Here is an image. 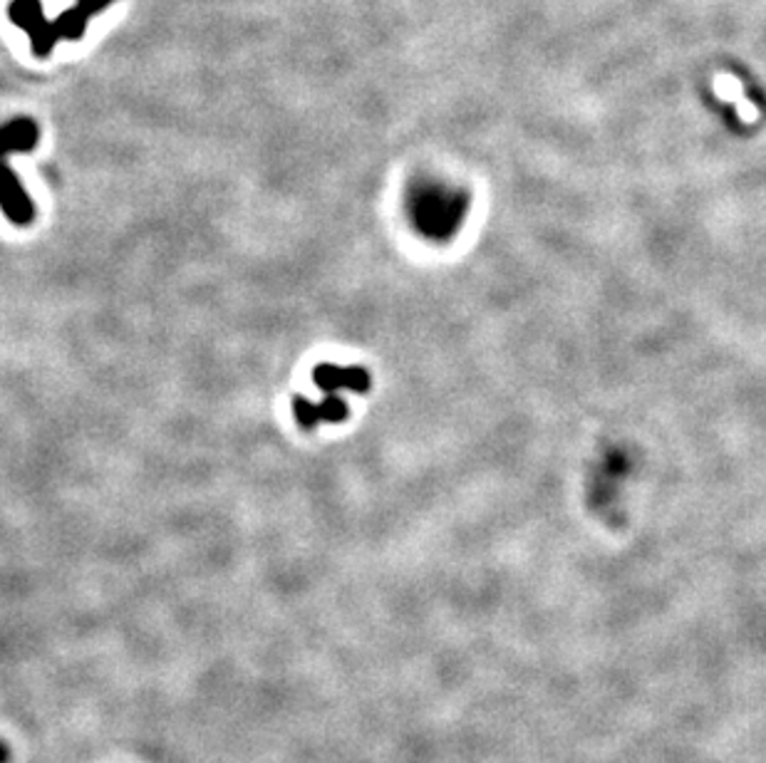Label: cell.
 <instances>
[{
  "mask_svg": "<svg viewBox=\"0 0 766 763\" xmlns=\"http://www.w3.org/2000/svg\"><path fill=\"white\" fill-rule=\"evenodd\" d=\"M112 0H77L55 20H48L40 0H10L8 15L18 28H23L33 43L38 57H48L57 45V40H80L85 35L87 20L105 10Z\"/></svg>",
  "mask_w": 766,
  "mask_h": 763,
  "instance_id": "6da1fadb",
  "label": "cell"
},
{
  "mask_svg": "<svg viewBox=\"0 0 766 763\" xmlns=\"http://www.w3.org/2000/svg\"><path fill=\"white\" fill-rule=\"evenodd\" d=\"M466 211V193L442 181H417L407 193V216L429 241H449L457 236Z\"/></svg>",
  "mask_w": 766,
  "mask_h": 763,
  "instance_id": "7a4b0ae2",
  "label": "cell"
},
{
  "mask_svg": "<svg viewBox=\"0 0 766 763\" xmlns=\"http://www.w3.org/2000/svg\"><path fill=\"white\" fill-rule=\"evenodd\" d=\"M40 129L33 119L20 117L0 127V211L13 226H30L35 219V206L28 191L20 184V177L8 165L10 151H33L38 147Z\"/></svg>",
  "mask_w": 766,
  "mask_h": 763,
  "instance_id": "3957f363",
  "label": "cell"
},
{
  "mask_svg": "<svg viewBox=\"0 0 766 763\" xmlns=\"http://www.w3.org/2000/svg\"><path fill=\"white\" fill-rule=\"evenodd\" d=\"M293 416L303 430H313L318 424H340L347 416V404L340 394H325L321 402L295 396Z\"/></svg>",
  "mask_w": 766,
  "mask_h": 763,
  "instance_id": "277c9868",
  "label": "cell"
},
{
  "mask_svg": "<svg viewBox=\"0 0 766 763\" xmlns=\"http://www.w3.org/2000/svg\"><path fill=\"white\" fill-rule=\"evenodd\" d=\"M313 382L325 394H365L370 390V374L363 368H338V364H318L313 370Z\"/></svg>",
  "mask_w": 766,
  "mask_h": 763,
  "instance_id": "5b68a950",
  "label": "cell"
},
{
  "mask_svg": "<svg viewBox=\"0 0 766 763\" xmlns=\"http://www.w3.org/2000/svg\"><path fill=\"white\" fill-rule=\"evenodd\" d=\"M0 763H8V749L0 744Z\"/></svg>",
  "mask_w": 766,
  "mask_h": 763,
  "instance_id": "8992f818",
  "label": "cell"
}]
</instances>
